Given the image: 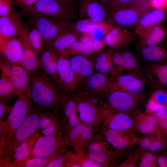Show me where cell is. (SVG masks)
<instances>
[{
    "label": "cell",
    "instance_id": "6da1fadb",
    "mask_svg": "<svg viewBox=\"0 0 167 167\" xmlns=\"http://www.w3.org/2000/svg\"><path fill=\"white\" fill-rule=\"evenodd\" d=\"M30 75L31 82L27 92L32 100V108L40 112L56 111L62 91L41 67Z\"/></svg>",
    "mask_w": 167,
    "mask_h": 167
},
{
    "label": "cell",
    "instance_id": "7a4b0ae2",
    "mask_svg": "<svg viewBox=\"0 0 167 167\" xmlns=\"http://www.w3.org/2000/svg\"><path fill=\"white\" fill-rule=\"evenodd\" d=\"M32 105V100L26 91L17 98L6 120L0 119V153L24 121Z\"/></svg>",
    "mask_w": 167,
    "mask_h": 167
},
{
    "label": "cell",
    "instance_id": "3957f363",
    "mask_svg": "<svg viewBox=\"0 0 167 167\" xmlns=\"http://www.w3.org/2000/svg\"><path fill=\"white\" fill-rule=\"evenodd\" d=\"M23 14L53 18L79 19L75 8L61 0H38L31 6L21 8Z\"/></svg>",
    "mask_w": 167,
    "mask_h": 167
},
{
    "label": "cell",
    "instance_id": "277c9868",
    "mask_svg": "<svg viewBox=\"0 0 167 167\" xmlns=\"http://www.w3.org/2000/svg\"><path fill=\"white\" fill-rule=\"evenodd\" d=\"M30 16L28 24L37 29L45 40V46L62 32L71 29L74 23L71 20L47 17L39 15Z\"/></svg>",
    "mask_w": 167,
    "mask_h": 167
},
{
    "label": "cell",
    "instance_id": "5b68a950",
    "mask_svg": "<svg viewBox=\"0 0 167 167\" xmlns=\"http://www.w3.org/2000/svg\"><path fill=\"white\" fill-rule=\"evenodd\" d=\"M40 113L32 108L13 138L8 143L3 151L0 153V160L11 157L21 143L38 131Z\"/></svg>",
    "mask_w": 167,
    "mask_h": 167
},
{
    "label": "cell",
    "instance_id": "8992f818",
    "mask_svg": "<svg viewBox=\"0 0 167 167\" xmlns=\"http://www.w3.org/2000/svg\"><path fill=\"white\" fill-rule=\"evenodd\" d=\"M109 80L108 92L117 90L136 95L143 94L147 82L143 75L135 73L113 75L110 76Z\"/></svg>",
    "mask_w": 167,
    "mask_h": 167
},
{
    "label": "cell",
    "instance_id": "52a82bcc",
    "mask_svg": "<svg viewBox=\"0 0 167 167\" xmlns=\"http://www.w3.org/2000/svg\"><path fill=\"white\" fill-rule=\"evenodd\" d=\"M0 70L8 77L19 96L26 92L30 84V73L20 65L12 63L3 57L0 59Z\"/></svg>",
    "mask_w": 167,
    "mask_h": 167
},
{
    "label": "cell",
    "instance_id": "ba28073f",
    "mask_svg": "<svg viewBox=\"0 0 167 167\" xmlns=\"http://www.w3.org/2000/svg\"><path fill=\"white\" fill-rule=\"evenodd\" d=\"M55 111L62 121L65 132L80 122L77 114V102L75 91L69 92L62 91Z\"/></svg>",
    "mask_w": 167,
    "mask_h": 167
},
{
    "label": "cell",
    "instance_id": "9c48e42d",
    "mask_svg": "<svg viewBox=\"0 0 167 167\" xmlns=\"http://www.w3.org/2000/svg\"><path fill=\"white\" fill-rule=\"evenodd\" d=\"M67 146L64 136H45L41 135L37 139L27 160L38 156H57L65 150Z\"/></svg>",
    "mask_w": 167,
    "mask_h": 167
},
{
    "label": "cell",
    "instance_id": "30bf717a",
    "mask_svg": "<svg viewBox=\"0 0 167 167\" xmlns=\"http://www.w3.org/2000/svg\"><path fill=\"white\" fill-rule=\"evenodd\" d=\"M142 95L120 90H110L105 96L104 104L114 111L127 113L137 108Z\"/></svg>",
    "mask_w": 167,
    "mask_h": 167
},
{
    "label": "cell",
    "instance_id": "8fae6325",
    "mask_svg": "<svg viewBox=\"0 0 167 167\" xmlns=\"http://www.w3.org/2000/svg\"><path fill=\"white\" fill-rule=\"evenodd\" d=\"M23 14L12 7L8 14L0 17V37H15L26 32L29 28L23 21Z\"/></svg>",
    "mask_w": 167,
    "mask_h": 167
},
{
    "label": "cell",
    "instance_id": "7c38bea8",
    "mask_svg": "<svg viewBox=\"0 0 167 167\" xmlns=\"http://www.w3.org/2000/svg\"><path fill=\"white\" fill-rule=\"evenodd\" d=\"M142 69L152 91L167 88V62H146Z\"/></svg>",
    "mask_w": 167,
    "mask_h": 167
},
{
    "label": "cell",
    "instance_id": "4fadbf2b",
    "mask_svg": "<svg viewBox=\"0 0 167 167\" xmlns=\"http://www.w3.org/2000/svg\"><path fill=\"white\" fill-rule=\"evenodd\" d=\"M96 55V54L80 55L69 58L71 67L75 75V90L95 72L94 65Z\"/></svg>",
    "mask_w": 167,
    "mask_h": 167
},
{
    "label": "cell",
    "instance_id": "5bb4252c",
    "mask_svg": "<svg viewBox=\"0 0 167 167\" xmlns=\"http://www.w3.org/2000/svg\"><path fill=\"white\" fill-rule=\"evenodd\" d=\"M55 82L62 91L72 92L75 90V75L69 58L66 55L59 54Z\"/></svg>",
    "mask_w": 167,
    "mask_h": 167
},
{
    "label": "cell",
    "instance_id": "9a60e30c",
    "mask_svg": "<svg viewBox=\"0 0 167 167\" xmlns=\"http://www.w3.org/2000/svg\"><path fill=\"white\" fill-rule=\"evenodd\" d=\"M80 19L99 23L106 20L107 7L98 0H79L75 7Z\"/></svg>",
    "mask_w": 167,
    "mask_h": 167
},
{
    "label": "cell",
    "instance_id": "2e32d148",
    "mask_svg": "<svg viewBox=\"0 0 167 167\" xmlns=\"http://www.w3.org/2000/svg\"><path fill=\"white\" fill-rule=\"evenodd\" d=\"M93 128L80 122L67 131L64 135L67 145L73 147L75 151L81 150L88 142L100 135H94Z\"/></svg>",
    "mask_w": 167,
    "mask_h": 167
},
{
    "label": "cell",
    "instance_id": "e0dca14e",
    "mask_svg": "<svg viewBox=\"0 0 167 167\" xmlns=\"http://www.w3.org/2000/svg\"><path fill=\"white\" fill-rule=\"evenodd\" d=\"M101 114L103 126L113 130L123 132L133 124L132 119L127 113L114 111L105 104L101 108Z\"/></svg>",
    "mask_w": 167,
    "mask_h": 167
},
{
    "label": "cell",
    "instance_id": "ac0fdd59",
    "mask_svg": "<svg viewBox=\"0 0 167 167\" xmlns=\"http://www.w3.org/2000/svg\"><path fill=\"white\" fill-rule=\"evenodd\" d=\"M103 138L101 134L99 136L88 142L81 150L76 152H81L103 167L107 166L110 162L111 156Z\"/></svg>",
    "mask_w": 167,
    "mask_h": 167
},
{
    "label": "cell",
    "instance_id": "d6986e66",
    "mask_svg": "<svg viewBox=\"0 0 167 167\" xmlns=\"http://www.w3.org/2000/svg\"><path fill=\"white\" fill-rule=\"evenodd\" d=\"M76 94L80 122L93 128L99 126L101 121V108Z\"/></svg>",
    "mask_w": 167,
    "mask_h": 167
},
{
    "label": "cell",
    "instance_id": "ffe728a7",
    "mask_svg": "<svg viewBox=\"0 0 167 167\" xmlns=\"http://www.w3.org/2000/svg\"><path fill=\"white\" fill-rule=\"evenodd\" d=\"M39 129L43 136H64L65 130L62 121L55 111L48 110L40 113Z\"/></svg>",
    "mask_w": 167,
    "mask_h": 167
},
{
    "label": "cell",
    "instance_id": "44dd1931",
    "mask_svg": "<svg viewBox=\"0 0 167 167\" xmlns=\"http://www.w3.org/2000/svg\"><path fill=\"white\" fill-rule=\"evenodd\" d=\"M41 135L40 132L38 131L21 143L11 157L0 161V167H16L19 163L27 160Z\"/></svg>",
    "mask_w": 167,
    "mask_h": 167
},
{
    "label": "cell",
    "instance_id": "7402d4cb",
    "mask_svg": "<svg viewBox=\"0 0 167 167\" xmlns=\"http://www.w3.org/2000/svg\"><path fill=\"white\" fill-rule=\"evenodd\" d=\"M109 81V78L106 75L95 72L75 90L85 92L104 98L108 91Z\"/></svg>",
    "mask_w": 167,
    "mask_h": 167
},
{
    "label": "cell",
    "instance_id": "603a6c76",
    "mask_svg": "<svg viewBox=\"0 0 167 167\" xmlns=\"http://www.w3.org/2000/svg\"><path fill=\"white\" fill-rule=\"evenodd\" d=\"M136 32L138 36L139 48L158 45L165 37L167 31L164 26L159 24L142 29Z\"/></svg>",
    "mask_w": 167,
    "mask_h": 167
},
{
    "label": "cell",
    "instance_id": "cb8c5ba5",
    "mask_svg": "<svg viewBox=\"0 0 167 167\" xmlns=\"http://www.w3.org/2000/svg\"><path fill=\"white\" fill-rule=\"evenodd\" d=\"M18 38L22 45V53L20 65L31 74L41 68L38 56L28 42L26 32L22 33Z\"/></svg>",
    "mask_w": 167,
    "mask_h": 167
},
{
    "label": "cell",
    "instance_id": "d4e9b609",
    "mask_svg": "<svg viewBox=\"0 0 167 167\" xmlns=\"http://www.w3.org/2000/svg\"><path fill=\"white\" fill-rule=\"evenodd\" d=\"M140 16L138 9L129 7L118 10L109 14L106 21L114 27H124L137 24L140 18Z\"/></svg>",
    "mask_w": 167,
    "mask_h": 167
},
{
    "label": "cell",
    "instance_id": "484cf974",
    "mask_svg": "<svg viewBox=\"0 0 167 167\" xmlns=\"http://www.w3.org/2000/svg\"><path fill=\"white\" fill-rule=\"evenodd\" d=\"M0 49L2 57L5 59L12 63L20 65L22 45L19 38L0 37Z\"/></svg>",
    "mask_w": 167,
    "mask_h": 167
},
{
    "label": "cell",
    "instance_id": "4316f807",
    "mask_svg": "<svg viewBox=\"0 0 167 167\" xmlns=\"http://www.w3.org/2000/svg\"><path fill=\"white\" fill-rule=\"evenodd\" d=\"M131 32L124 27L116 26L107 33L104 39L106 46L112 49H120L132 40Z\"/></svg>",
    "mask_w": 167,
    "mask_h": 167
},
{
    "label": "cell",
    "instance_id": "83f0119b",
    "mask_svg": "<svg viewBox=\"0 0 167 167\" xmlns=\"http://www.w3.org/2000/svg\"><path fill=\"white\" fill-rule=\"evenodd\" d=\"M83 35L75 30H68L56 36L46 46L52 47L59 54L66 55V49L74 42L79 40Z\"/></svg>",
    "mask_w": 167,
    "mask_h": 167
},
{
    "label": "cell",
    "instance_id": "f1b7e54d",
    "mask_svg": "<svg viewBox=\"0 0 167 167\" xmlns=\"http://www.w3.org/2000/svg\"><path fill=\"white\" fill-rule=\"evenodd\" d=\"M59 55L54 49L45 46L38 56L41 68L54 81Z\"/></svg>",
    "mask_w": 167,
    "mask_h": 167
},
{
    "label": "cell",
    "instance_id": "f546056e",
    "mask_svg": "<svg viewBox=\"0 0 167 167\" xmlns=\"http://www.w3.org/2000/svg\"><path fill=\"white\" fill-rule=\"evenodd\" d=\"M138 51L146 62H167V47L163 45L141 47L138 48Z\"/></svg>",
    "mask_w": 167,
    "mask_h": 167
},
{
    "label": "cell",
    "instance_id": "4dcf8cb0",
    "mask_svg": "<svg viewBox=\"0 0 167 167\" xmlns=\"http://www.w3.org/2000/svg\"><path fill=\"white\" fill-rule=\"evenodd\" d=\"M164 10L155 9L148 11L140 17L137 23L136 32L160 24L165 19Z\"/></svg>",
    "mask_w": 167,
    "mask_h": 167
},
{
    "label": "cell",
    "instance_id": "1f68e13d",
    "mask_svg": "<svg viewBox=\"0 0 167 167\" xmlns=\"http://www.w3.org/2000/svg\"><path fill=\"white\" fill-rule=\"evenodd\" d=\"M94 67L95 72L110 76L115 73L112 61L111 49L105 50L96 54Z\"/></svg>",
    "mask_w": 167,
    "mask_h": 167
},
{
    "label": "cell",
    "instance_id": "d6a6232c",
    "mask_svg": "<svg viewBox=\"0 0 167 167\" xmlns=\"http://www.w3.org/2000/svg\"><path fill=\"white\" fill-rule=\"evenodd\" d=\"M100 131L108 143L118 150L125 148L128 145V139L123 132H118L103 126Z\"/></svg>",
    "mask_w": 167,
    "mask_h": 167
},
{
    "label": "cell",
    "instance_id": "836d02e7",
    "mask_svg": "<svg viewBox=\"0 0 167 167\" xmlns=\"http://www.w3.org/2000/svg\"><path fill=\"white\" fill-rule=\"evenodd\" d=\"M13 85L4 74L1 73L0 77V102L8 103L12 99L18 97Z\"/></svg>",
    "mask_w": 167,
    "mask_h": 167
},
{
    "label": "cell",
    "instance_id": "e575fe53",
    "mask_svg": "<svg viewBox=\"0 0 167 167\" xmlns=\"http://www.w3.org/2000/svg\"><path fill=\"white\" fill-rule=\"evenodd\" d=\"M123 71L126 73L143 74V66H141L135 55L129 51H122Z\"/></svg>",
    "mask_w": 167,
    "mask_h": 167
},
{
    "label": "cell",
    "instance_id": "d590c367",
    "mask_svg": "<svg viewBox=\"0 0 167 167\" xmlns=\"http://www.w3.org/2000/svg\"><path fill=\"white\" fill-rule=\"evenodd\" d=\"M28 42L38 56L45 46L44 38L38 30L33 27L26 32Z\"/></svg>",
    "mask_w": 167,
    "mask_h": 167
},
{
    "label": "cell",
    "instance_id": "8d00e7d4",
    "mask_svg": "<svg viewBox=\"0 0 167 167\" xmlns=\"http://www.w3.org/2000/svg\"><path fill=\"white\" fill-rule=\"evenodd\" d=\"M65 53L69 58L77 55L96 54L79 40L72 44L66 49Z\"/></svg>",
    "mask_w": 167,
    "mask_h": 167
},
{
    "label": "cell",
    "instance_id": "74e56055",
    "mask_svg": "<svg viewBox=\"0 0 167 167\" xmlns=\"http://www.w3.org/2000/svg\"><path fill=\"white\" fill-rule=\"evenodd\" d=\"M75 153L66 149L52 159L46 167H66L75 157Z\"/></svg>",
    "mask_w": 167,
    "mask_h": 167
},
{
    "label": "cell",
    "instance_id": "f35d334b",
    "mask_svg": "<svg viewBox=\"0 0 167 167\" xmlns=\"http://www.w3.org/2000/svg\"><path fill=\"white\" fill-rule=\"evenodd\" d=\"M113 27V26L106 20L102 22L96 23L88 34L96 40H102Z\"/></svg>",
    "mask_w": 167,
    "mask_h": 167
},
{
    "label": "cell",
    "instance_id": "ab89813d",
    "mask_svg": "<svg viewBox=\"0 0 167 167\" xmlns=\"http://www.w3.org/2000/svg\"><path fill=\"white\" fill-rule=\"evenodd\" d=\"M57 156L33 157L20 162L16 167H46L49 162Z\"/></svg>",
    "mask_w": 167,
    "mask_h": 167
},
{
    "label": "cell",
    "instance_id": "60d3db41",
    "mask_svg": "<svg viewBox=\"0 0 167 167\" xmlns=\"http://www.w3.org/2000/svg\"><path fill=\"white\" fill-rule=\"evenodd\" d=\"M91 49L96 54L98 53L106 46L104 39L96 40L88 34H83L79 40Z\"/></svg>",
    "mask_w": 167,
    "mask_h": 167
},
{
    "label": "cell",
    "instance_id": "b9f144b4",
    "mask_svg": "<svg viewBox=\"0 0 167 167\" xmlns=\"http://www.w3.org/2000/svg\"><path fill=\"white\" fill-rule=\"evenodd\" d=\"M157 124L156 118L152 115H146L139 122V128L142 133L149 134L156 129Z\"/></svg>",
    "mask_w": 167,
    "mask_h": 167
},
{
    "label": "cell",
    "instance_id": "7bdbcfd3",
    "mask_svg": "<svg viewBox=\"0 0 167 167\" xmlns=\"http://www.w3.org/2000/svg\"><path fill=\"white\" fill-rule=\"evenodd\" d=\"M96 23L89 20L80 19L74 22L71 29L75 30L83 34H89Z\"/></svg>",
    "mask_w": 167,
    "mask_h": 167
},
{
    "label": "cell",
    "instance_id": "ee69618b",
    "mask_svg": "<svg viewBox=\"0 0 167 167\" xmlns=\"http://www.w3.org/2000/svg\"><path fill=\"white\" fill-rule=\"evenodd\" d=\"M111 51L112 60L115 71L113 75L122 74L123 72V59L122 51L119 49H112Z\"/></svg>",
    "mask_w": 167,
    "mask_h": 167
},
{
    "label": "cell",
    "instance_id": "f6af8a7d",
    "mask_svg": "<svg viewBox=\"0 0 167 167\" xmlns=\"http://www.w3.org/2000/svg\"><path fill=\"white\" fill-rule=\"evenodd\" d=\"M134 0H110L107 5L109 14L118 10L129 7ZM130 7V6H129Z\"/></svg>",
    "mask_w": 167,
    "mask_h": 167
},
{
    "label": "cell",
    "instance_id": "bcb514c9",
    "mask_svg": "<svg viewBox=\"0 0 167 167\" xmlns=\"http://www.w3.org/2000/svg\"><path fill=\"white\" fill-rule=\"evenodd\" d=\"M151 99L157 103L164 105L167 103L166 91L158 89L153 91Z\"/></svg>",
    "mask_w": 167,
    "mask_h": 167
},
{
    "label": "cell",
    "instance_id": "7dc6e473",
    "mask_svg": "<svg viewBox=\"0 0 167 167\" xmlns=\"http://www.w3.org/2000/svg\"><path fill=\"white\" fill-rule=\"evenodd\" d=\"M13 5V1L11 0H0V17L8 14Z\"/></svg>",
    "mask_w": 167,
    "mask_h": 167
},
{
    "label": "cell",
    "instance_id": "c3c4849f",
    "mask_svg": "<svg viewBox=\"0 0 167 167\" xmlns=\"http://www.w3.org/2000/svg\"><path fill=\"white\" fill-rule=\"evenodd\" d=\"M156 118L161 126L165 129H167V110L163 109L156 113Z\"/></svg>",
    "mask_w": 167,
    "mask_h": 167
},
{
    "label": "cell",
    "instance_id": "681fc988",
    "mask_svg": "<svg viewBox=\"0 0 167 167\" xmlns=\"http://www.w3.org/2000/svg\"><path fill=\"white\" fill-rule=\"evenodd\" d=\"M12 107L8 103L0 102V119L6 120L11 111Z\"/></svg>",
    "mask_w": 167,
    "mask_h": 167
},
{
    "label": "cell",
    "instance_id": "f907efd6",
    "mask_svg": "<svg viewBox=\"0 0 167 167\" xmlns=\"http://www.w3.org/2000/svg\"><path fill=\"white\" fill-rule=\"evenodd\" d=\"M155 160V156L150 153L146 154L142 158L139 164L141 167H149L153 165Z\"/></svg>",
    "mask_w": 167,
    "mask_h": 167
},
{
    "label": "cell",
    "instance_id": "816d5d0a",
    "mask_svg": "<svg viewBox=\"0 0 167 167\" xmlns=\"http://www.w3.org/2000/svg\"><path fill=\"white\" fill-rule=\"evenodd\" d=\"M165 108L164 105L157 103L151 99L148 101L146 106L148 111L152 113H156Z\"/></svg>",
    "mask_w": 167,
    "mask_h": 167
},
{
    "label": "cell",
    "instance_id": "f5cc1de1",
    "mask_svg": "<svg viewBox=\"0 0 167 167\" xmlns=\"http://www.w3.org/2000/svg\"><path fill=\"white\" fill-rule=\"evenodd\" d=\"M38 0H14V5L20 8L29 6L34 4Z\"/></svg>",
    "mask_w": 167,
    "mask_h": 167
},
{
    "label": "cell",
    "instance_id": "db71d44e",
    "mask_svg": "<svg viewBox=\"0 0 167 167\" xmlns=\"http://www.w3.org/2000/svg\"><path fill=\"white\" fill-rule=\"evenodd\" d=\"M152 3L156 9L164 10L167 7V0H152Z\"/></svg>",
    "mask_w": 167,
    "mask_h": 167
},
{
    "label": "cell",
    "instance_id": "11a10c76",
    "mask_svg": "<svg viewBox=\"0 0 167 167\" xmlns=\"http://www.w3.org/2000/svg\"><path fill=\"white\" fill-rule=\"evenodd\" d=\"M162 143L158 141L152 142L148 150L152 152H156L160 150L162 148Z\"/></svg>",
    "mask_w": 167,
    "mask_h": 167
},
{
    "label": "cell",
    "instance_id": "9f6ffc18",
    "mask_svg": "<svg viewBox=\"0 0 167 167\" xmlns=\"http://www.w3.org/2000/svg\"><path fill=\"white\" fill-rule=\"evenodd\" d=\"M151 139L149 138L144 139L141 143V146L142 148L144 149H148L151 143Z\"/></svg>",
    "mask_w": 167,
    "mask_h": 167
},
{
    "label": "cell",
    "instance_id": "6f0895ef",
    "mask_svg": "<svg viewBox=\"0 0 167 167\" xmlns=\"http://www.w3.org/2000/svg\"><path fill=\"white\" fill-rule=\"evenodd\" d=\"M157 163L160 167H167V158L163 156L159 157L157 160Z\"/></svg>",
    "mask_w": 167,
    "mask_h": 167
},
{
    "label": "cell",
    "instance_id": "680465c9",
    "mask_svg": "<svg viewBox=\"0 0 167 167\" xmlns=\"http://www.w3.org/2000/svg\"><path fill=\"white\" fill-rule=\"evenodd\" d=\"M67 5L74 7H75L79 0H61Z\"/></svg>",
    "mask_w": 167,
    "mask_h": 167
},
{
    "label": "cell",
    "instance_id": "91938a15",
    "mask_svg": "<svg viewBox=\"0 0 167 167\" xmlns=\"http://www.w3.org/2000/svg\"><path fill=\"white\" fill-rule=\"evenodd\" d=\"M104 4L106 6L109 3L110 0H98Z\"/></svg>",
    "mask_w": 167,
    "mask_h": 167
},
{
    "label": "cell",
    "instance_id": "94428289",
    "mask_svg": "<svg viewBox=\"0 0 167 167\" xmlns=\"http://www.w3.org/2000/svg\"><path fill=\"white\" fill-rule=\"evenodd\" d=\"M164 46L167 47V39L166 40V42L163 45Z\"/></svg>",
    "mask_w": 167,
    "mask_h": 167
},
{
    "label": "cell",
    "instance_id": "6125c7cd",
    "mask_svg": "<svg viewBox=\"0 0 167 167\" xmlns=\"http://www.w3.org/2000/svg\"><path fill=\"white\" fill-rule=\"evenodd\" d=\"M166 94H167V90L166 91Z\"/></svg>",
    "mask_w": 167,
    "mask_h": 167
}]
</instances>
